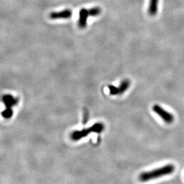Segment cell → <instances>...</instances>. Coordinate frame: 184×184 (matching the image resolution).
I'll return each mask as SVG.
<instances>
[{
    "instance_id": "6da1fadb",
    "label": "cell",
    "mask_w": 184,
    "mask_h": 184,
    "mask_svg": "<svg viewBox=\"0 0 184 184\" xmlns=\"http://www.w3.org/2000/svg\"><path fill=\"white\" fill-rule=\"evenodd\" d=\"M175 171V166L172 164H168L164 166L154 169L151 171L141 173L139 176L140 180L142 182L148 181L162 176H166L173 173Z\"/></svg>"
},
{
    "instance_id": "5b68a950",
    "label": "cell",
    "mask_w": 184,
    "mask_h": 184,
    "mask_svg": "<svg viewBox=\"0 0 184 184\" xmlns=\"http://www.w3.org/2000/svg\"><path fill=\"white\" fill-rule=\"evenodd\" d=\"M72 16V11L70 9H65L63 11L52 12L50 14V18L51 19H67L70 18Z\"/></svg>"
},
{
    "instance_id": "3957f363",
    "label": "cell",
    "mask_w": 184,
    "mask_h": 184,
    "mask_svg": "<svg viewBox=\"0 0 184 184\" xmlns=\"http://www.w3.org/2000/svg\"><path fill=\"white\" fill-rule=\"evenodd\" d=\"M153 111L158 115L167 124H171L174 120V116L172 113L166 111L160 106L156 104L152 107Z\"/></svg>"
},
{
    "instance_id": "ba28073f",
    "label": "cell",
    "mask_w": 184,
    "mask_h": 184,
    "mask_svg": "<svg viewBox=\"0 0 184 184\" xmlns=\"http://www.w3.org/2000/svg\"><path fill=\"white\" fill-rule=\"evenodd\" d=\"M130 81L128 79H125L123 81L118 87L119 91V94H122L125 92L130 87Z\"/></svg>"
},
{
    "instance_id": "52a82bcc",
    "label": "cell",
    "mask_w": 184,
    "mask_h": 184,
    "mask_svg": "<svg viewBox=\"0 0 184 184\" xmlns=\"http://www.w3.org/2000/svg\"><path fill=\"white\" fill-rule=\"evenodd\" d=\"M4 104L6 105L7 108L11 109V107L15 106L17 103V99L11 96L6 95L2 98Z\"/></svg>"
},
{
    "instance_id": "7a4b0ae2",
    "label": "cell",
    "mask_w": 184,
    "mask_h": 184,
    "mask_svg": "<svg viewBox=\"0 0 184 184\" xmlns=\"http://www.w3.org/2000/svg\"><path fill=\"white\" fill-rule=\"evenodd\" d=\"M103 128L104 126L101 123H96L87 130L75 131L71 134V138L73 140H79L92 132H100Z\"/></svg>"
},
{
    "instance_id": "9c48e42d",
    "label": "cell",
    "mask_w": 184,
    "mask_h": 184,
    "mask_svg": "<svg viewBox=\"0 0 184 184\" xmlns=\"http://www.w3.org/2000/svg\"><path fill=\"white\" fill-rule=\"evenodd\" d=\"M101 9L98 7H92V8L89 9L90 16H92V17L97 16L98 15H99L101 13Z\"/></svg>"
},
{
    "instance_id": "30bf717a",
    "label": "cell",
    "mask_w": 184,
    "mask_h": 184,
    "mask_svg": "<svg viewBox=\"0 0 184 184\" xmlns=\"http://www.w3.org/2000/svg\"><path fill=\"white\" fill-rule=\"evenodd\" d=\"M108 88H109V90H110V94H111V95L119 94V88H118L114 87L113 85H109Z\"/></svg>"
},
{
    "instance_id": "277c9868",
    "label": "cell",
    "mask_w": 184,
    "mask_h": 184,
    "mask_svg": "<svg viewBox=\"0 0 184 184\" xmlns=\"http://www.w3.org/2000/svg\"><path fill=\"white\" fill-rule=\"evenodd\" d=\"M90 16L89 10L86 9H82L79 11V16L77 25L80 29H84L87 26V21L88 17Z\"/></svg>"
},
{
    "instance_id": "8992f818",
    "label": "cell",
    "mask_w": 184,
    "mask_h": 184,
    "mask_svg": "<svg viewBox=\"0 0 184 184\" xmlns=\"http://www.w3.org/2000/svg\"><path fill=\"white\" fill-rule=\"evenodd\" d=\"M159 0H150L148 12L151 16H154L157 14L159 10Z\"/></svg>"
},
{
    "instance_id": "8fae6325",
    "label": "cell",
    "mask_w": 184,
    "mask_h": 184,
    "mask_svg": "<svg viewBox=\"0 0 184 184\" xmlns=\"http://www.w3.org/2000/svg\"><path fill=\"white\" fill-rule=\"evenodd\" d=\"M88 111L87 108L84 109V118H83V123L85 125L87 123V121L88 120Z\"/></svg>"
}]
</instances>
